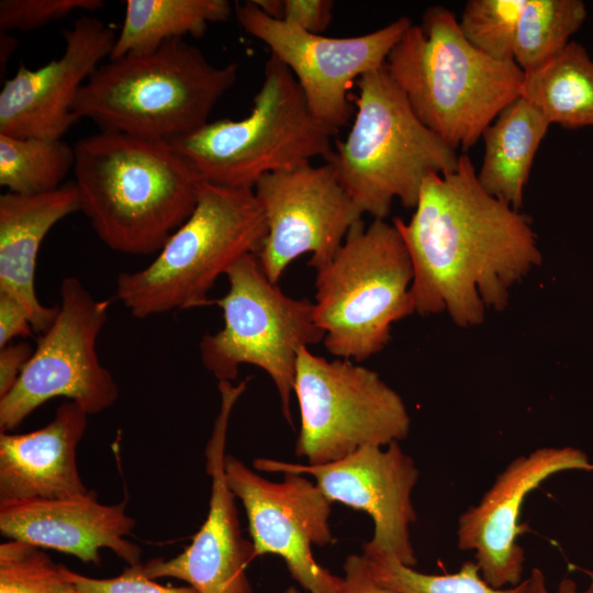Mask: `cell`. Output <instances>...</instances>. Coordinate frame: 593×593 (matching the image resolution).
<instances>
[{
	"mask_svg": "<svg viewBox=\"0 0 593 593\" xmlns=\"http://www.w3.org/2000/svg\"><path fill=\"white\" fill-rule=\"evenodd\" d=\"M393 224L411 259L415 312H447L461 327L504 310L542 260L530 219L489 194L467 155L455 170L427 176L411 220Z\"/></svg>",
	"mask_w": 593,
	"mask_h": 593,
	"instance_id": "6da1fadb",
	"label": "cell"
},
{
	"mask_svg": "<svg viewBox=\"0 0 593 593\" xmlns=\"http://www.w3.org/2000/svg\"><path fill=\"white\" fill-rule=\"evenodd\" d=\"M74 149L80 211L114 251L158 253L195 208L204 179L167 141L100 131Z\"/></svg>",
	"mask_w": 593,
	"mask_h": 593,
	"instance_id": "7a4b0ae2",
	"label": "cell"
},
{
	"mask_svg": "<svg viewBox=\"0 0 593 593\" xmlns=\"http://www.w3.org/2000/svg\"><path fill=\"white\" fill-rule=\"evenodd\" d=\"M385 68L417 118L450 147L469 149L522 96L524 71L463 36L454 13L428 8L390 52Z\"/></svg>",
	"mask_w": 593,
	"mask_h": 593,
	"instance_id": "3957f363",
	"label": "cell"
},
{
	"mask_svg": "<svg viewBox=\"0 0 593 593\" xmlns=\"http://www.w3.org/2000/svg\"><path fill=\"white\" fill-rule=\"evenodd\" d=\"M237 75V64L216 66L197 46L170 40L100 65L72 110L103 132L170 142L209 123Z\"/></svg>",
	"mask_w": 593,
	"mask_h": 593,
	"instance_id": "277c9868",
	"label": "cell"
},
{
	"mask_svg": "<svg viewBox=\"0 0 593 593\" xmlns=\"http://www.w3.org/2000/svg\"><path fill=\"white\" fill-rule=\"evenodd\" d=\"M357 86L350 131L326 161L362 214L385 220L394 199L414 209L425 178L455 170L460 155L417 118L385 65Z\"/></svg>",
	"mask_w": 593,
	"mask_h": 593,
	"instance_id": "5b68a950",
	"label": "cell"
},
{
	"mask_svg": "<svg viewBox=\"0 0 593 593\" xmlns=\"http://www.w3.org/2000/svg\"><path fill=\"white\" fill-rule=\"evenodd\" d=\"M267 222L254 189L203 181L194 210L146 267L121 272L115 298L136 318L210 305L216 280L257 254Z\"/></svg>",
	"mask_w": 593,
	"mask_h": 593,
	"instance_id": "8992f818",
	"label": "cell"
},
{
	"mask_svg": "<svg viewBox=\"0 0 593 593\" xmlns=\"http://www.w3.org/2000/svg\"><path fill=\"white\" fill-rule=\"evenodd\" d=\"M336 134L311 112L292 72L271 55L247 116L209 122L169 143L205 181L254 189L267 174L309 165L317 157L327 160Z\"/></svg>",
	"mask_w": 593,
	"mask_h": 593,
	"instance_id": "52a82bcc",
	"label": "cell"
},
{
	"mask_svg": "<svg viewBox=\"0 0 593 593\" xmlns=\"http://www.w3.org/2000/svg\"><path fill=\"white\" fill-rule=\"evenodd\" d=\"M413 269L392 223L361 221L324 268L316 271L314 318L326 350L363 361L391 339L392 325L415 312Z\"/></svg>",
	"mask_w": 593,
	"mask_h": 593,
	"instance_id": "ba28073f",
	"label": "cell"
},
{
	"mask_svg": "<svg viewBox=\"0 0 593 593\" xmlns=\"http://www.w3.org/2000/svg\"><path fill=\"white\" fill-rule=\"evenodd\" d=\"M226 277L228 291L214 300L224 324L199 342L201 362L219 382L236 380L240 365L262 369L276 385L284 418L292 424L298 353L324 339L314 304L283 293L267 278L256 254L242 257Z\"/></svg>",
	"mask_w": 593,
	"mask_h": 593,
	"instance_id": "9c48e42d",
	"label": "cell"
},
{
	"mask_svg": "<svg viewBox=\"0 0 593 593\" xmlns=\"http://www.w3.org/2000/svg\"><path fill=\"white\" fill-rule=\"evenodd\" d=\"M295 393L301 425L295 454L307 465L343 459L367 446L406 438L411 417L401 395L380 376L347 359L298 353Z\"/></svg>",
	"mask_w": 593,
	"mask_h": 593,
	"instance_id": "30bf717a",
	"label": "cell"
},
{
	"mask_svg": "<svg viewBox=\"0 0 593 593\" xmlns=\"http://www.w3.org/2000/svg\"><path fill=\"white\" fill-rule=\"evenodd\" d=\"M109 307V300L96 299L78 278L63 279L54 322L41 334L14 385L0 398V433L16 428L54 398L77 403L88 415L115 403L118 384L97 354Z\"/></svg>",
	"mask_w": 593,
	"mask_h": 593,
	"instance_id": "8fae6325",
	"label": "cell"
},
{
	"mask_svg": "<svg viewBox=\"0 0 593 593\" xmlns=\"http://www.w3.org/2000/svg\"><path fill=\"white\" fill-rule=\"evenodd\" d=\"M235 14L243 30L266 44L271 55L289 68L311 112L335 131L351 115V83L383 67L392 48L413 24L401 16L367 34L331 37L272 19L253 1L236 4Z\"/></svg>",
	"mask_w": 593,
	"mask_h": 593,
	"instance_id": "7c38bea8",
	"label": "cell"
},
{
	"mask_svg": "<svg viewBox=\"0 0 593 593\" xmlns=\"http://www.w3.org/2000/svg\"><path fill=\"white\" fill-rule=\"evenodd\" d=\"M254 192L268 228L256 256L273 283L303 254L311 255L309 265L316 271L324 268L362 220L329 161L267 174Z\"/></svg>",
	"mask_w": 593,
	"mask_h": 593,
	"instance_id": "4fadbf2b",
	"label": "cell"
},
{
	"mask_svg": "<svg viewBox=\"0 0 593 593\" xmlns=\"http://www.w3.org/2000/svg\"><path fill=\"white\" fill-rule=\"evenodd\" d=\"M224 471L228 488L244 505L255 557L282 558L309 593H338L342 577L321 567L312 553L313 545L335 541L329 525L333 503L318 486L295 473L270 481L227 454Z\"/></svg>",
	"mask_w": 593,
	"mask_h": 593,
	"instance_id": "5bb4252c",
	"label": "cell"
},
{
	"mask_svg": "<svg viewBox=\"0 0 593 593\" xmlns=\"http://www.w3.org/2000/svg\"><path fill=\"white\" fill-rule=\"evenodd\" d=\"M254 468L262 472L310 474L332 502L367 513L373 535L363 544L362 555L388 556L414 567L416 557L410 526L416 521L412 492L419 472L398 441L385 448L367 446L324 465H301L257 458Z\"/></svg>",
	"mask_w": 593,
	"mask_h": 593,
	"instance_id": "9a60e30c",
	"label": "cell"
},
{
	"mask_svg": "<svg viewBox=\"0 0 593 593\" xmlns=\"http://www.w3.org/2000/svg\"><path fill=\"white\" fill-rule=\"evenodd\" d=\"M248 379L220 381V410L205 446V470L211 478L209 512L192 541L174 558L141 563L149 579L172 578L198 593H253L246 568L256 558L251 541L242 535L235 495L227 485L224 461L227 429L234 406Z\"/></svg>",
	"mask_w": 593,
	"mask_h": 593,
	"instance_id": "2e32d148",
	"label": "cell"
},
{
	"mask_svg": "<svg viewBox=\"0 0 593 593\" xmlns=\"http://www.w3.org/2000/svg\"><path fill=\"white\" fill-rule=\"evenodd\" d=\"M593 470L588 456L573 447H540L512 460L478 504L458 519L457 546L473 551L482 578L496 589L523 581L525 550L518 544L519 516L527 495L561 471Z\"/></svg>",
	"mask_w": 593,
	"mask_h": 593,
	"instance_id": "e0dca14e",
	"label": "cell"
},
{
	"mask_svg": "<svg viewBox=\"0 0 593 593\" xmlns=\"http://www.w3.org/2000/svg\"><path fill=\"white\" fill-rule=\"evenodd\" d=\"M60 57L32 70L20 65L0 91V134L13 137L61 138L78 121L77 96L110 57L116 35L103 21L80 16L63 30Z\"/></svg>",
	"mask_w": 593,
	"mask_h": 593,
	"instance_id": "ac0fdd59",
	"label": "cell"
},
{
	"mask_svg": "<svg viewBox=\"0 0 593 593\" xmlns=\"http://www.w3.org/2000/svg\"><path fill=\"white\" fill-rule=\"evenodd\" d=\"M135 525L125 501L102 504L93 490L72 497L0 502L2 536L96 566L102 563L103 548L127 566L141 563L139 546L126 539Z\"/></svg>",
	"mask_w": 593,
	"mask_h": 593,
	"instance_id": "d6986e66",
	"label": "cell"
},
{
	"mask_svg": "<svg viewBox=\"0 0 593 593\" xmlns=\"http://www.w3.org/2000/svg\"><path fill=\"white\" fill-rule=\"evenodd\" d=\"M87 416L77 403L66 401L42 428L0 433V502L87 494L77 463Z\"/></svg>",
	"mask_w": 593,
	"mask_h": 593,
	"instance_id": "ffe728a7",
	"label": "cell"
},
{
	"mask_svg": "<svg viewBox=\"0 0 593 593\" xmlns=\"http://www.w3.org/2000/svg\"><path fill=\"white\" fill-rule=\"evenodd\" d=\"M76 211L80 203L74 182L41 194L0 197V292L25 306L33 331L41 334L54 322L58 306H45L36 296L37 255L52 227Z\"/></svg>",
	"mask_w": 593,
	"mask_h": 593,
	"instance_id": "44dd1931",
	"label": "cell"
},
{
	"mask_svg": "<svg viewBox=\"0 0 593 593\" xmlns=\"http://www.w3.org/2000/svg\"><path fill=\"white\" fill-rule=\"evenodd\" d=\"M550 126L530 101L519 97L483 131L484 154L477 178L494 198L518 210L540 143Z\"/></svg>",
	"mask_w": 593,
	"mask_h": 593,
	"instance_id": "7402d4cb",
	"label": "cell"
},
{
	"mask_svg": "<svg viewBox=\"0 0 593 593\" xmlns=\"http://www.w3.org/2000/svg\"><path fill=\"white\" fill-rule=\"evenodd\" d=\"M232 14L227 0H127L110 59L155 51L184 35L202 36Z\"/></svg>",
	"mask_w": 593,
	"mask_h": 593,
	"instance_id": "603a6c76",
	"label": "cell"
},
{
	"mask_svg": "<svg viewBox=\"0 0 593 593\" xmlns=\"http://www.w3.org/2000/svg\"><path fill=\"white\" fill-rule=\"evenodd\" d=\"M522 97L550 124L593 127V60L586 49L571 41L548 63L524 74Z\"/></svg>",
	"mask_w": 593,
	"mask_h": 593,
	"instance_id": "cb8c5ba5",
	"label": "cell"
},
{
	"mask_svg": "<svg viewBox=\"0 0 593 593\" xmlns=\"http://www.w3.org/2000/svg\"><path fill=\"white\" fill-rule=\"evenodd\" d=\"M74 165L75 149L61 138L0 134V184L8 192L31 195L54 191Z\"/></svg>",
	"mask_w": 593,
	"mask_h": 593,
	"instance_id": "d4e9b609",
	"label": "cell"
},
{
	"mask_svg": "<svg viewBox=\"0 0 593 593\" xmlns=\"http://www.w3.org/2000/svg\"><path fill=\"white\" fill-rule=\"evenodd\" d=\"M588 15L581 0H526L514 46V61L530 72L558 55Z\"/></svg>",
	"mask_w": 593,
	"mask_h": 593,
	"instance_id": "484cf974",
	"label": "cell"
},
{
	"mask_svg": "<svg viewBox=\"0 0 593 593\" xmlns=\"http://www.w3.org/2000/svg\"><path fill=\"white\" fill-rule=\"evenodd\" d=\"M365 557L374 577L400 593H523L525 588V579L515 586L493 588L482 578L474 560L462 563L452 573L426 574L392 557Z\"/></svg>",
	"mask_w": 593,
	"mask_h": 593,
	"instance_id": "4316f807",
	"label": "cell"
},
{
	"mask_svg": "<svg viewBox=\"0 0 593 593\" xmlns=\"http://www.w3.org/2000/svg\"><path fill=\"white\" fill-rule=\"evenodd\" d=\"M0 593H78L66 567L42 548L10 539L0 545Z\"/></svg>",
	"mask_w": 593,
	"mask_h": 593,
	"instance_id": "83f0119b",
	"label": "cell"
},
{
	"mask_svg": "<svg viewBox=\"0 0 593 593\" xmlns=\"http://www.w3.org/2000/svg\"><path fill=\"white\" fill-rule=\"evenodd\" d=\"M526 0H469L459 26L466 40L486 56L514 61L517 25Z\"/></svg>",
	"mask_w": 593,
	"mask_h": 593,
	"instance_id": "f1b7e54d",
	"label": "cell"
},
{
	"mask_svg": "<svg viewBox=\"0 0 593 593\" xmlns=\"http://www.w3.org/2000/svg\"><path fill=\"white\" fill-rule=\"evenodd\" d=\"M103 5L102 0H2L0 30L32 31L75 11L93 12Z\"/></svg>",
	"mask_w": 593,
	"mask_h": 593,
	"instance_id": "f546056e",
	"label": "cell"
},
{
	"mask_svg": "<svg viewBox=\"0 0 593 593\" xmlns=\"http://www.w3.org/2000/svg\"><path fill=\"white\" fill-rule=\"evenodd\" d=\"M141 563L127 566L120 575L113 578H91L67 567L66 574L78 593H198L190 585H164L147 578L142 572Z\"/></svg>",
	"mask_w": 593,
	"mask_h": 593,
	"instance_id": "4dcf8cb0",
	"label": "cell"
},
{
	"mask_svg": "<svg viewBox=\"0 0 593 593\" xmlns=\"http://www.w3.org/2000/svg\"><path fill=\"white\" fill-rule=\"evenodd\" d=\"M329 0H283L282 20L307 33L323 34L332 23Z\"/></svg>",
	"mask_w": 593,
	"mask_h": 593,
	"instance_id": "1f68e13d",
	"label": "cell"
},
{
	"mask_svg": "<svg viewBox=\"0 0 593 593\" xmlns=\"http://www.w3.org/2000/svg\"><path fill=\"white\" fill-rule=\"evenodd\" d=\"M338 593H400L382 584L373 574L363 555H349L344 562V577Z\"/></svg>",
	"mask_w": 593,
	"mask_h": 593,
	"instance_id": "d6a6232c",
	"label": "cell"
},
{
	"mask_svg": "<svg viewBox=\"0 0 593 593\" xmlns=\"http://www.w3.org/2000/svg\"><path fill=\"white\" fill-rule=\"evenodd\" d=\"M33 332L25 306L12 295L0 292V348L15 337H29Z\"/></svg>",
	"mask_w": 593,
	"mask_h": 593,
	"instance_id": "836d02e7",
	"label": "cell"
},
{
	"mask_svg": "<svg viewBox=\"0 0 593 593\" xmlns=\"http://www.w3.org/2000/svg\"><path fill=\"white\" fill-rule=\"evenodd\" d=\"M33 350L25 342L10 343L0 348V398L14 385Z\"/></svg>",
	"mask_w": 593,
	"mask_h": 593,
	"instance_id": "e575fe53",
	"label": "cell"
},
{
	"mask_svg": "<svg viewBox=\"0 0 593 593\" xmlns=\"http://www.w3.org/2000/svg\"><path fill=\"white\" fill-rule=\"evenodd\" d=\"M523 593H593V580L586 588L579 589L574 580L564 578L551 592L547 586L544 572L539 568H533L528 578L525 579Z\"/></svg>",
	"mask_w": 593,
	"mask_h": 593,
	"instance_id": "d590c367",
	"label": "cell"
},
{
	"mask_svg": "<svg viewBox=\"0 0 593 593\" xmlns=\"http://www.w3.org/2000/svg\"><path fill=\"white\" fill-rule=\"evenodd\" d=\"M256 7L266 15L282 20L283 18V0H251Z\"/></svg>",
	"mask_w": 593,
	"mask_h": 593,
	"instance_id": "8d00e7d4",
	"label": "cell"
},
{
	"mask_svg": "<svg viewBox=\"0 0 593 593\" xmlns=\"http://www.w3.org/2000/svg\"><path fill=\"white\" fill-rule=\"evenodd\" d=\"M13 36H10L8 32L1 31V67L7 64L8 59L10 58L11 53L15 48V41Z\"/></svg>",
	"mask_w": 593,
	"mask_h": 593,
	"instance_id": "74e56055",
	"label": "cell"
},
{
	"mask_svg": "<svg viewBox=\"0 0 593 593\" xmlns=\"http://www.w3.org/2000/svg\"><path fill=\"white\" fill-rule=\"evenodd\" d=\"M283 593H299V591L294 586H290Z\"/></svg>",
	"mask_w": 593,
	"mask_h": 593,
	"instance_id": "f35d334b",
	"label": "cell"
}]
</instances>
